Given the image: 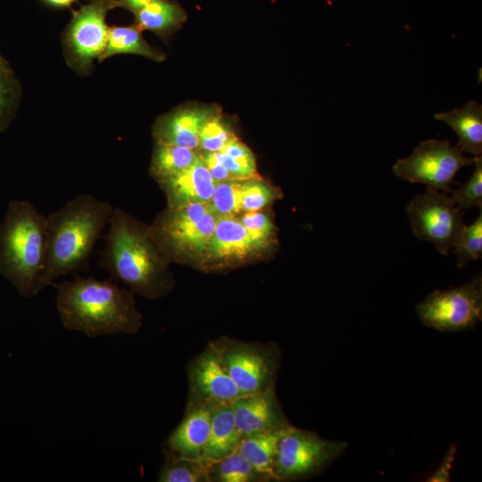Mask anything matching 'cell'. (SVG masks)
<instances>
[{"label":"cell","mask_w":482,"mask_h":482,"mask_svg":"<svg viewBox=\"0 0 482 482\" xmlns=\"http://www.w3.org/2000/svg\"><path fill=\"white\" fill-rule=\"evenodd\" d=\"M114 207L90 194H79L46 216V259L37 295L59 278L86 271Z\"/></svg>","instance_id":"cell-1"},{"label":"cell","mask_w":482,"mask_h":482,"mask_svg":"<svg viewBox=\"0 0 482 482\" xmlns=\"http://www.w3.org/2000/svg\"><path fill=\"white\" fill-rule=\"evenodd\" d=\"M57 289L56 309L63 327L89 337L135 334L142 324L130 291L112 280L77 276L53 284Z\"/></svg>","instance_id":"cell-2"},{"label":"cell","mask_w":482,"mask_h":482,"mask_svg":"<svg viewBox=\"0 0 482 482\" xmlns=\"http://www.w3.org/2000/svg\"><path fill=\"white\" fill-rule=\"evenodd\" d=\"M104 237L99 264L112 278L148 298H156L168 291L166 258L148 229L114 207Z\"/></svg>","instance_id":"cell-3"},{"label":"cell","mask_w":482,"mask_h":482,"mask_svg":"<svg viewBox=\"0 0 482 482\" xmlns=\"http://www.w3.org/2000/svg\"><path fill=\"white\" fill-rule=\"evenodd\" d=\"M46 216L28 200L10 201L0 224V274L23 297L37 295L46 259Z\"/></svg>","instance_id":"cell-4"},{"label":"cell","mask_w":482,"mask_h":482,"mask_svg":"<svg viewBox=\"0 0 482 482\" xmlns=\"http://www.w3.org/2000/svg\"><path fill=\"white\" fill-rule=\"evenodd\" d=\"M217 219L209 204L188 203L169 206L149 230L165 258L204 255Z\"/></svg>","instance_id":"cell-5"},{"label":"cell","mask_w":482,"mask_h":482,"mask_svg":"<svg viewBox=\"0 0 482 482\" xmlns=\"http://www.w3.org/2000/svg\"><path fill=\"white\" fill-rule=\"evenodd\" d=\"M347 447V442L327 440L290 425L279 440L272 473L276 480L309 478L326 470Z\"/></svg>","instance_id":"cell-6"},{"label":"cell","mask_w":482,"mask_h":482,"mask_svg":"<svg viewBox=\"0 0 482 482\" xmlns=\"http://www.w3.org/2000/svg\"><path fill=\"white\" fill-rule=\"evenodd\" d=\"M406 212L414 235L431 242L445 255L460 242L466 227L465 211L452 197L429 187L410 201Z\"/></svg>","instance_id":"cell-7"},{"label":"cell","mask_w":482,"mask_h":482,"mask_svg":"<svg viewBox=\"0 0 482 482\" xmlns=\"http://www.w3.org/2000/svg\"><path fill=\"white\" fill-rule=\"evenodd\" d=\"M212 342L243 395L275 389L279 367L277 346L230 337H221Z\"/></svg>","instance_id":"cell-8"},{"label":"cell","mask_w":482,"mask_h":482,"mask_svg":"<svg viewBox=\"0 0 482 482\" xmlns=\"http://www.w3.org/2000/svg\"><path fill=\"white\" fill-rule=\"evenodd\" d=\"M421 322L444 332L474 327L482 320V278L477 275L461 286L436 290L418 304Z\"/></svg>","instance_id":"cell-9"},{"label":"cell","mask_w":482,"mask_h":482,"mask_svg":"<svg viewBox=\"0 0 482 482\" xmlns=\"http://www.w3.org/2000/svg\"><path fill=\"white\" fill-rule=\"evenodd\" d=\"M456 145L447 140L428 139L420 143L407 158L398 160L394 173L411 183H421L429 187L451 192L456 173L464 166L474 163Z\"/></svg>","instance_id":"cell-10"},{"label":"cell","mask_w":482,"mask_h":482,"mask_svg":"<svg viewBox=\"0 0 482 482\" xmlns=\"http://www.w3.org/2000/svg\"><path fill=\"white\" fill-rule=\"evenodd\" d=\"M117 7V0H88L72 12L65 47L70 62L81 72H87L104 50L109 35L106 15Z\"/></svg>","instance_id":"cell-11"},{"label":"cell","mask_w":482,"mask_h":482,"mask_svg":"<svg viewBox=\"0 0 482 482\" xmlns=\"http://www.w3.org/2000/svg\"><path fill=\"white\" fill-rule=\"evenodd\" d=\"M187 405L207 404L214 408L231 404L243 395L211 342L189 364Z\"/></svg>","instance_id":"cell-12"},{"label":"cell","mask_w":482,"mask_h":482,"mask_svg":"<svg viewBox=\"0 0 482 482\" xmlns=\"http://www.w3.org/2000/svg\"><path fill=\"white\" fill-rule=\"evenodd\" d=\"M231 407L242 436L290 424L275 389L243 395L231 403Z\"/></svg>","instance_id":"cell-13"},{"label":"cell","mask_w":482,"mask_h":482,"mask_svg":"<svg viewBox=\"0 0 482 482\" xmlns=\"http://www.w3.org/2000/svg\"><path fill=\"white\" fill-rule=\"evenodd\" d=\"M215 112L209 107H190L163 115L154 127L156 142L196 149L201 129Z\"/></svg>","instance_id":"cell-14"},{"label":"cell","mask_w":482,"mask_h":482,"mask_svg":"<svg viewBox=\"0 0 482 482\" xmlns=\"http://www.w3.org/2000/svg\"><path fill=\"white\" fill-rule=\"evenodd\" d=\"M214 409L207 404L187 405L184 419L166 441L168 449L178 455L200 460L209 438Z\"/></svg>","instance_id":"cell-15"},{"label":"cell","mask_w":482,"mask_h":482,"mask_svg":"<svg viewBox=\"0 0 482 482\" xmlns=\"http://www.w3.org/2000/svg\"><path fill=\"white\" fill-rule=\"evenodd\" d=\"M160 184L166 193L169 206H176L188 203L209 204L217 182L202 155H198L189 167Z\"/></svg>","instance_id":"cell-16"},{"label":"cell","mask_w":482,"mask_h":482,"mask_svg":"<svg viewBox=\"0 0 482 482\" xmlns=\"http://www.w3.org/2000/svg\"><path fill=\"white\" fill-rule=\"evenodd\" d=\"M260 250L239 219L219 216L204 255L212 260L228 262L247 258Z\"/></svg>","instance_id":"cell-17"},{"label":"cell","mask_w":482,"mask_h":482,"mask_svg":"<svg viewBox=\"0 0 482 482\" xmlns=\"http://www.w3.org/2000/svg\"><path fill=\"white\" fill-rule=\"evenodd\" d=\"M241 438L231 404L216 407L209 438L200 460L208 465L229 456L237 450Z\"/></svg>","instance_id":"cell-18"},{"label":"cell","mask_w":482,"mask_h":482,"mask_svg":"<svg viewBox=\"0 0 482 482\" xmlns=\"http://www.w3.org/2000/svg\"><path fill=\"white\" fill-rule=\"evenodd\" d=\"M436 120L445 121L459 137L457 146L474 157L482 154V105L469 101L463 107L435 114Z\"/></svg>","instance_id":"cell-19"},{"label":"cell","mask_w":482,"mask_h":482,"mask_svg":"<svg viewBox=\"0 0 482 482\" xmlns=\"http://www.w3.org/2000/svg\"><path fill=\"white\" fill-rule=\"evenodd\" d=\"M290 425L244 436L239 442L237 451L257 470L270 474L275 478L272 470L278 443Z\"/></svg>","instance_id":"cell-20"},{"label":"cell","mask_w":482,"mask_h":482,"mask_svg":"<svg viewBox=\"0 0 482 482\" xmlns=\"http://www.w3.org/2000/svg\"><path fill=\"white\" fill-rule=\"evenodd\" d=\"M135 16V25L141 30H151L160 35L175 30L187 19L185 10L173 0H153Z\"/></svg>","instance_id":"cell-21"},{"label":"cell","mask_w":482,"mask_h":482,"mask_svg":"<svg viewBox=\"0 0 482 482\" xmlns=\"http://www.w3.org/2000/svg\"><path fill=\"white\" fill-rule=\"evenodd\" d=\"M141 31L136 25L110 27L107 43L98 58L99 62L121 54H134L156 62L162 61V54L148 45Z\"/></svg>","instance_id":"cell-22"},{"label":"cell","mask_w":482,"mask_h":482,"mask_svg":"<svg viewBox=\"0 0 482 482\" xmlns=\"http://www.w3.org/2000/svg\"><path fill=\"white\" fill-rule=\"evenodd\" d=\"M210 482H264L275 478L253 467L237 450L207 465Z\"/></svg>","instance_id":"cell-23"},{"label":"cell","mask_w":482,"mask_h":482,"mask_svg":"<svg viewBox=\"0 0 482 482\" xmlns=\"http://www.w3.org/2000/svg\"><path fill=\"white\" fill-rule=\"evenodd\" d=\"M198 155L195 150L187 147L156 142L151 162V174L162 182L189 167Z\"/></svg>","instance_id":"cell-24"},{"label":"cell","mask_w":482,"mask_h":482,"mask_svg":"<svg viewBox=\"0 0 482 482\" xmlns=\"http://www.w3.org/2000/svg\"><path fill=\"white\" fill-rule=\"evenodd\" d=\"M158 481L210 482L207 465L198 459L178 455L167 449Z\"/></svg>","instance_id":"cell-25"},{"label":"cell","mask_w":482,"mask_h":482,"mask_svg":"<svg viewBox=\"0 0 482 482\" xmlns=\"http://www.w3.org/2000/svg\"><path fill=\"white\" fill-rule=\"evenodd\" d=\"M216 154L232 179H248L255 175L254 155L237 137L228 143L221 150L217 151Z\"/></svg>","instance_id":"cell-26"},{"label":"cell","mask_w":482,"mask_h":482,"mask_svg":"<svg viewBox=\"0 0 482 482\" xmlns=\"http://www.w3.org/2000/svg\"><path fill=\"white\" fill-rule=\"evenodd\" d=\"M244 181V179H229L216 184L209 204L218 217L235 216L243 212Z\"/></svg>","instance_id":"cell-27"},{"label":"cell","mask_w":482,"mask_h":482,"mask_svg":"<svg viewBox=\"0 0 482 482\" xmlns=\"http://www.w3.org/2000/svg\"><path fill=\"white\" fill-rule=\"evenodd\" d=\"M217 112L204 122L199 134V146L204 153L220 151L236 138L230 127Z\"/></svg>","instance_id":"cell-28"},{"label":"cell","mask_w":482,"mask_h":482,"mask_svg":"<svg viewBox=\"0 0 482 482\" xmlns=\"http://www.w3.org/2000/svg\"><path fill=\"white\" fill-rule=\"evenodd\" d=\"M475 170L470 179L459 188L452 189V198L462 211L474 206L482 208V158L475 157Z\"/></svg>","instance_id":"cell-29"},{"label":"cell","mask_w":482,"mask_h":482,"mask_svg":"<svg viewBox=\"0 0 482 482\" xmlns=\"http://www.w3.org/2000/svg\"><path fill=\"white\" fill-rule=\"evenodd\" d=\"M458 267H464L470 261L482 255V213L470 226L465 227L460 242L454 246Z\"/></svg>","instance_id":"cell-30"},{"label":"cell","mask_w":482,"mask_h":482,"mask_svg":"<svg viewBox=\"0 0 482 482\" xmlns=\"http://www.w3.org/2000/svg\"><path fill=\"white\" fill-rule=\"evenodd\" d=\"M239 220L259 248H268L275 242L276 228L266 213L246 212Z\"/></svg>","instance_id":"cell-31"},{"label":"cell","mask_w":482,"mask_h":482,"mask_svg":"<svg viewBox=\"0 0 482 482\" xmlns=\"http://www.w3.org/2000/svg\"><path fill=\"white\" fill-rule=\"evenodd\" d=\"M278 191L266 183L245 179L242 196L243 212H256L278 198Z\"/></svg>","instance_id":"cell-32"},{"label":"cell","mask_w":482,"mask_h":482,"mask_svg":"<svg viewBox=\"0 0 482 482\" xmlns=\"http://www.w3.org/2000/svg\"><path fill=\"white\" fill-rule=\"evenodd\" d=\"M202 157L210 173L217 183L232 179L229 172L218 158L216 152L204 153Z\"/></svg>","instance_id":"cell-33"},{"label":"cell","mask_w":482,"mask_h":482,"mask_svg":"<svg viewBox=\"0 0 482 482\" xmlns=\"http://www.w3.org/2000/svg\"><path fill=\"white\" fill-rule=\"evenodd\" d=\"M456 453L455 445H452L451 448L445 454L440 466L429 478V482H447L450 480V472Z\"/></svg>","instance_id":"cell-34"},{"label":"cell","mask_w":482,"mask_h":482,"mask_svg":"<svg viewBox=\"0 0 482 482\" xmlns=\"http://www.w3.org/2000/svg\"><path fill=\"white\" fill-rule=\"evenodd\" d=\"M10 72L0 71V121L7 110L11 99Z\"/></svg>","instance_id":"cell-35"},{"label":"cell","mask_w":482,"mask_h":482,"mask_svg":"<svg viewBox=\"0 0 482 482\" xmlns=\"http://www.w3.org/2000/svg\"><path fill=\"white\" fill-rule=\"evenodd\" d=\"M152 1L153 0H117V6L124 8L136 14Z\"/></svg>","instance_id":"cell-36"},{"label":"cell","mask_w":482,"mask_h":482,"mask_svg":"<svg viewBox=\"0 0 482 482\" xmlns=\"http://www.w3.org/2000/svg\"><path fill=\"white\" fill-rule=\"evenodd\" d=\"M77 0H42L46 5L53 8H68Z\"/></svg>","instance_id":"cell-37"},{"label":"cell","mask_w":482,"mask_h":482,"mask_svg":"<svg viewBox=\"0 0 482 482\" xmlns=\"http://www.w3.org/2000/svg\"><path fill=\"white\" fill-rule=\"evenodd\" d=\"M0 71L10 72V70H9V68L7 66L0 65Z\"/></svg>","instance_id":"cell-38"},{"label":"cell","mask_w":482,"mask_h":482,"mask_svg":"<svg viewBox=\"0 0 482 482\" xmlns=\"http://www.w3.org/2000/svg\"><path fill=\"white\" fill-rule=\"evenodd\" d=\"M0 65L6 66L4 61L3 60L1 56H0Z\"/></svg>","instance_id":"cell-39"}]
</instances>
